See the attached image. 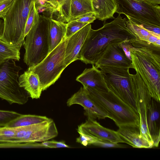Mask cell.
<instances>
[{"label": "cell", "instance_id": "cell-23", "mask_svg": "<svg viewBox=\"0 0 160 160\" xmlns=\"http://www.w3.org/2000/svg\"><path fill=\"white\" fill-rule=\"evenodd\" d=\"M51 119L45 116L21 114L10 122L7 126L16 128L27 126L48 121Z\"/></svg>", "mask_w": 160, "mask_h": 160}, {"label": "cell", "instance_id": "cell-35", "mask_svg": "<svg viewBox=\"0 0 160 160\" xmlns=\"http://www.w3.org/2000/svg\"><path fill=\"white\" fill-rule=\"evenodd\" d=\"M65 0H49L48 1L51 9V14L56 13Z\"/></svg>", "mask_w": 160, "mask_h": 160}, {"label": "cell", "instance_id": "cell-27", "mask_svg": "<svg viewBox=\"0 0 160 160\" xmlns=\"http://www.w3.org/2000/svg\"><path fill=\"white\" fill-rule=\"evenodd\" d=\"M88 24L86 22H83L72 20L67 24L66 29L64 38L68 39L76 32Z\"/></svg>", "mask_w": 160, "mask_h": 160}, {"label": "cell", "instance_id": "cell-28", "mask_svg": "<svg viewBox=\"0 0 160 160\" xmlns=\"http://www.w3.org/2000/svg\"><path fill=\"white\" fill-rule=\"evenodd\" d=\"M21 115L12 111L0 110V127L7 126L10 122Z\"/></svg>", "mask_w": 160, "mask_h": 160}, {"label": "cell", "instance_id": "cell-31", "mask_svg": "<svg viewBox=\"0 0 160 160\" xmlns=\"http://www.w3.org/2000/svg\"><path fill=\"white\" fill-rule=\"evenodd\" d=\"M92 145L103 148H126L124 145L119 143H114L108 141L99 140L92 144Z\"/></svg>", "mask_w": 160, "mask_h": 160}, {"label": "cell", "instance_id": "cell-6", "mask_svg": "<svg viewBox=\"0 0 160 160\" xmlns=\"http://www.w3.org/2000/svg\"><path fill=\"white\" fill-rule=\"evenodd\" d=\"M22 69L12 59L7 60L0 65V98L10 104H24L29 97L19 84V73Z\"/></svg>", "mask_w": 160, "mask_h": 160}, {"label": "cell", "instance_id": "cell-14", "mask_svg": "<svg viewBox=\"0 0 160 160\" xmlns=\"http://www.w3.org/2000/svg\"><path fill=\"white\" fill-rule=\"evenodd\" d=\"M75 104L83 108L85 111L84 114L88 118L100 119L108 118L107 114L88 95L83 87H81L67 102L68 107Z\"/></svg>", "mask_w": 160, "mask_h": 160}, {"label": "cell", "instance_id": "cell-24", "mask_svg": "<svg viewBox=\"0 0 160 160\" xmlns=\"http://www.w3.org/2000/svg\"><path fill=\"white\" fill-rule=\"evenodd\" d=\"M21 47L9 44L0 38V65L9 59L19 61Z\"/></svg>", "mask_w": 160, "mask_h": 160}, {"label": "cell", "instance_id": "cell-22", "mask_svg": "<svg viewBox=\"0 0 160 160\" xmlns=\"http://www.w3.org/2000/svg\"><path fill=\"white\" fill-rule=\"evenodd\" d=\"M92 4L97 19L104 21L115 18L113 15L117 9L115 0H92Z\"/></svg>", "mask_w": 160, "mask_h": 160}, {"label": "cell", "instance_id": "cell-9", "mask_svg": "<svg viewBox=\"0 0 160 160\" xmlns=\"http://www.w3.org/2000/svg\"><path fill=\"white\" fill-rule=\"evenodd\" d=\"M132 67L138 72L153 99L160 102V63L132 46L131 50Z\"/></svg>", "mask_w": 160, "mask_h": 160}, {"label": "cell", "instance_id": "cell-30", "mask_svg": "<svg viewBox=\"0 0 160 160\" xmlns=\"http://www.w3.org/2000/svg\"><path fill=\"white\" fill-rule=\"evenodd\" d=\"M77 131L80 136L76 138V141L84 146L92 145L95 142L99 140L91 135L82 132L78 129Z\"/></svg>", "mask_w": 160, "mask_h": 160}, {"label": "cell", "instance_id": "cell-4", "mask_svg": "<svg viewBox=\"0 0 160 160\" xmlns=\"http://www.w3.org/2000/svg\"><path fill=\"white\" fill-rule=\"evenodd\" d=\"M116 12L125 14L128 20L160 35V6L143 0H115Z\"/></svg>", "mask_w": 160, "mask_h": 160}, {"label": "cell", "instance_id": "cell-12", "mask_svg": "<svg viewBox=\"0 0 160 160\" xmlns=\"http://www.w3.org/2000/svg\"><path fill=\"white\" fill-rule=\"evenodd\" d=\"M92 0H65L56 12L61 22L68 23L85 14L94 12Z\"/></svg>", "mask_w": 160, "mask_h": 160}, {"label": "cell", "instance_id": "cell-26", "mask_svg": "<svg viewBox=\"0 0 160 160\" xmlns=\"http://www.w3.org/2000/svg\"><path fill=\"white\" fill-rule=\"evenodd\" d=\"M15 128L0 127V138L3 142L9 144L18 143L16 138Z\"/></svg>", "mask_w": 160, "mask_h": 160}, {"label": "cell", "instance_id": "cell-39", "mask_svg": "<svg viewBox=\"0 0 160 160\" xmlns=\"http://www.w3.org/2000/svg\"><path fill=\"white\" fill-rule=\"evenodd\" d=\"M3 0H0V2Z\"/></svg>", "mask_w": 160, "mask_h": 160}, {"label": "cell", "instance_id": "cell-5", "mask_svg": "<svg viewBox=\"0 0 160 160\" xmlns=\"http://www.w3.org/2000/svg\"><path fill=\"white\" fill-rule=\"evenodd\" d=\"M49 19L39 15L25 37L22 44L25 50L23 61L28 68L37 65L49 53L48 30Z\"/></svg>", "mask_w": 160, "mask_h": 160}, {"label": "cell", "instance_id": "cell-13", "mask_svg": "<svg viewBox=\"0 0 160 160\" xmlns=\"http://www.w3.org/2000/svg\"><path fill=\"white\" fill-rule=\"evenodd\" d=\"M119 44L113 43L108 45L95 62L94 66L96 68L110 66L132 68L131 60L127 57Z\"/></svg>", "mask_w": 160, "mask_h": 160}, {"label": "cell", "instance_id": "cell-29", "mask_svg": "<svg viewBox=\"0 0 160 160\" xmlns=\"http://www.w3.org/2000/svg\"><path fill=\"white\" fill-rule=\"evenodd\" d=\"M35 2H33L31 4L24 32L25 37L31 28L37 17L39 15L36 7Z\"/></svg>", "mask_w": 160, "mask_h": 160}, {"label": "cell", "instance_id": "cell-25", "mask_svg": "<svg viewBox=\"0 0 160 160\" xmlns=\"http://www.w3.org/2000/svg\"><path fill=\"white\" fill-rule=\"evenodd\" d=\"M126 25L137 39L147 41L149 36L153 34L157 35L146 29L142 25L136 24L129 20H127Z\"/></svg>", "mask_w": 160, "mask_h": 160}, {"label": "cell", "instance_id": "cell-8", "mask_svg": "<svg viewBox=\"0 0 160 160\" xmlns=\"http://www.w3.org/2000/svg\"><path fill=\"white\" fill-rule=\"evenodd\" d=\"M67 41L64 39L41 62L28 69L38 75L42 91L54 84L67 67L64 59Z\"/></svg>", "mask_w": 160, "mask_h": 160}, {"label": "cell", "instance_id": "cell-3", "mask_svg": "<svg viewBox=\"0 0 160 160\" xmlns=\"http://www.w3.org/2000/svg\"><path fill=\"white\" fill-rule=\"evenodd\" d=\"M36 0H14L2 18L3 25L0 33L3 41L16 47L22 45L24 32L31 4Z\"/></svg>", "mask_w": 160, "mask_h": 160}, {"label": "cell", "instance_id": "cell-34", "mask_svg": "<svg viewBox=\"0 0 160 160\" xmlns=\"http://www.w3.org/2000/svg\"><path fill=\"white\" fill-rule=\"evenodd\" d=\"M132 42H123L118 44L119 46L123 51L127 57L131 60V50L132 46L131 44Z\"/></svg>", "mask_w": 160, "mask_h": 160}, {"label": "cell", "instance_id": "cell-19", "mask_svg": "<svg viewBox=\"0 0 160 160\" xmlns=\"http://www.w3.org/2000/svg\"><path fill=\"white\" fill-rule=\"evenodd\" d=\"M76 80L81 82L83 86L103 91L109 90L103 75L94 65H92L91 68H85L77 77Z\"/></svg>", "mask_w": 160, "mask_h": 160}, {"label": "cell", "instance_id": "cell-15", "mask_svg": "<svg viewBox=\"0 0 160 160\" xmlns=\"http://www.w3.org/2000/svg\"><path fill=\"white\" fill-rule=\"evenodd\" d=\"M78 129L100 140L126 143L117 131L102 126L95 119L88 118L85 122L78 126Z\"/></svg>", "mask_w": 160, "mask_h": 160}, {"label": "cell", "instance_id": "cell-37", "mask_svg": "<svg viewBox=\"0 0 160 160\" xmlns=\"http://www.w3.org/2000/svg\"><path fill=\"white\" fill-rule=\"evenodd\" d=\"M12 144L7 143L3 142L0 138V148H11Z\"/></svg>", "mask_w": 160, "mask_h": 160}, {"label": "cell", "instance_id": "cell-36", "mask_svg": "<svg viewBox=\"0 0 160 160\" xmlns=\"http://www.w3.org/2000/svg\"><path fill=\"white\" fill-rule=\"evenodd\" d=\"M69 147L67 145L64 141H51L50 148H67Z\"/></svg>", "mask_w": 160, "mask_h": 160}, {"label": "cell", "instance_id": "cell-20", "mask_svg": "<svg viewBox=\"0 0 160 160\" xmlns=\"http://www.w3.org/2000/svg\"><path fill=\"white\" fill-rule=\"evenodd\" d=\"M19 84L32 99L39 98L42 91L38 75L28 69L19 76Z\"/></svg>", "mask_w": 160, "mask_h": 160}, {"label": "cell", "instance_id": "cell-18", "mask_svg": "<svg viewBox=\"0 0 160 160\" xmlns=\"http://www.w3.org/2000/svg\"><path fill=\"white\" fill-rule=\"evenodd\" d=\"M117 131L126 143L133 148H148L153 147V143L141 135L138 127L122 126L118 127Z\"/></svg>", "mask_w": 160, "mask_h": 160}, {"label": "cell", "instance_id": "cell-1", "mask_svg": "<svg viewBox=\"0 0 160 160\" xmlns=\"http://www.w3.org/2000/svg\"><path fill=\"white\" fill-rule=\"evenodd\" d=\"M127 19L119 14L101 28L90 30L79 53V60L86 64L94 65L108 45L113 43L132 42L136 39L126 25Z\"/></svg>", "mask_w": 160, "mask_h": 160}, {"label": "cell", "instance_id": "cell-16", "mask_svg": "<svg viewBox=\"0 0 160 160\" xmlns=\"http://www.w3.org/2000/svg\"><path fill=\"white\" fill-rule=\"evenodd\" d=\"M91 29V24H88L68 39L64 59L67 66L72 62L79 60L81 48Z\"/></svg>", "mask_w": 160, "mask_h": 160}, {"label": "cell", "instance_id": "cell-32", "mask_svg": "<svg viewBox=\"0 0 160 160\" xmlns=\"http://www.w3.org/2000/svg\"><path fill=\"white\" fill-rule=\"evenodd\" d=\"M14 1V0H3L0 2V18L4 17Z\"/></svg>", "mask_w": 160, "mask_h": 160}, {"label": "cell", "instance_id": "cell-17", "mask_svg": "<svg viewBox=\"0 0 160 160\" xmlns=\"http://www.w3.org/2000/svg\"><path fill=\"white\" fill-rule=\"evenodd\" d=\"M160 102L151 98L147 112V123L153 147H157L160 140Z\"/></svg>", "mask_w": 160, "mask_h": 160}, {"label": "cell", "instance_id": "cell-7", "mask_svg": "<svg viewBox=\"0 0 160 160\" xmlns=\"http://www.w3.org/2000/svg\"><path fill=\"white\" fill-rule=\"evenodd\" d=\"M99 68L109 90L138 114L137 102L130 81L129 68L110 66Z\"/></svg>", "mask_w": 160, "mask_h": 160}, {"label": "cell", "instance_id": "cell-38", "mask_svg": "<svg viewBox=\"0 0 160 160\" xmlns=\"http://www.w3.org/2000/svg\"><path fill=\"white\" fill-rule=\"evenodd\" d=\"M145 2L154 5H159L160 0H143Z\"/></svg>", "mask_w": 160, "mask_h": 160}, {"label": "cell", "instance_id": "cell-2", "mask_svg": "<svg viewBox=\"0 0 160 160\" xmlns=\"http://www.w3.org/2000/svg\"><path fill=\"white\" fill-rule=\"evenodd\" d=\"M88 95L119 127L131 126L139 128L138 114L110 91H103L86 86Z\"/></svg>", "mask_w": 160, "mask_h": 160}, {"label": "cell", "instance_id": "cell-33", "mask_svg": "<svg viewBox=\"0 0 160 160\" xmlns=\"http://www.w3.org/2000/svg\"><path fill=\"white\" fill-rule=\"evenodd\" d=\"M96 19L95 13L92 12L85 14L72 20L91 23Z\"/></svg>", "mask_w": 160, "mask_h": 160}, {"label": "cell", "instance_id": "cell-10", "mask_svg": "<svg viewBox=\"0 0 160 160\" xmlns=\"http://www.w3.org/2000/svg\"><path fill=\"white\" fill-rule=\"evenodd\" d=\"M16 138L19 143L42 142L56 137L58 132L52 119L31 125L15 128Z\"/></svg>", "mask_w": 160, "mask_h": 160}, {"label": "cell", "instance_id": "cell-21", "mask_svg": "<svg viewBox=\"0 0 160 160\" xmlns=\"http://www.w3.org/2000/svg\"><path fill=\"white\" fill-rule=\"evenodd\" d=\"M67 24L50 18L48 30L49 53L65 39Z\"/></svg>", "mask_w": 160, "mask_h": 160}, {"label": "cell", "instance_id": "cell-11", "mask_svg": "<svg viewBox=\"0 0 160 160\" xmlns=\"http://www.w3.org/2000/svg\"><path fill=\"white\" fill-rule=\"evenodd\" d=\"M130 82L136 97L138 114L139 118V126L142 128L147 126V112L152 97L148 89L139 73H130Z\"/></svg>", "mask_w": 160, "mask_h": 160}]
</instances>
